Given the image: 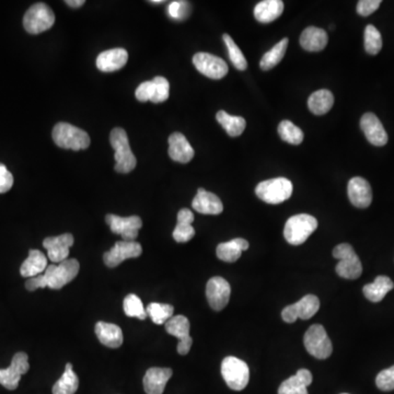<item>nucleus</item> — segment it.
I'll list each match as a JSON object with an SVG mask.
<instances>
[{
    "label": "nucleus",
    "instance_id": "nucleus-32",
    "mask_svg": "<svg viewBox=\"0 0 394 394\" xmlns=\"http://www.w3.org/2000/svg\"><path fill=\"white\" fill-rule=\"evenodd\" d=\"M334 104V95L331 91L318 90L312 93L308 100L309 110L315 115H325L332 109Z\"/></svg>",
    "mask_w": 394,
    "mask_h": 394
},
{
    "label": "nucleus",
    "instance_id": "nucleus-21",
    "mask_svg": "<svg viewBox=\"0 0 394 394\" xmlns=\"http://www.w3.org/2000/svg\"><path fill=\"white\" fill-rule=\"evenodd\" d=\"M173 372L170 368L152 367L144 377V389L147 394H163Z\"/></svg>",
    "mask_w": 394,
    "mask_h": 394
},
{
    "label": "nucleus",
    "instance_id": "nucleus-26",
    "mask_svg": "<svg viewBox=\"0 0 394 394\" xmlns=\"http://www.w3.org/2000/svg\"><path fill=\"white\" fill-rule=\"evenodd\" d=\"M327 33L315 27H309L304 30L300 36V46L308 52H320L327 46Z\"/></svg>",
    "mask_w": 394,
    "mask_h": 394
},
{
    "label": "nucleus",
    "instance_id": "nucleus-25",
    "mask_svg": "<svg viewBox=\"0 0 394 394\" xmlns=\"http://www.w3.org/2000/svg\"><path fill=\"white\" fill-rule=\"evenodd\" d=\"M95 334L103 345L110 348H118L124 341L121 327L107 322H97L95 325Z\"/></svg>",
    "mask_w": 394,
    "mask_h": 394
},
{
    "label": "nucleus",
    "instance_id": "nucleus-2",
    "mask_svg": "<svg viewBox=\"0 0 394 394\" xmlns=\"http://www.w3.org/2000/svg\"><path fill=\"white\" fill-rule=\"evenodd\" d=\"M53 140L62 149L83 150L90 146V137L81 128L68 123H58L53 130Z\"/></svg>",
    "mask_w": 394,
    "mask_h": 394
},
{
    "label": "nucleus",
    "instance_id": "nucleus-3",
    "mask_svg": "<svg viewBox=\"0 0 394 394\" xmlns=\"http://www.w3.org/2000/svg\"><path fill=\"white\" fill-rule=\"evenodd\" d=\"M318 220L308 214L294 215L286 222L284 237L290 245H300L317 230Z\"/></svg>",
    "mask_w": 394,
    "mask_h": 394
},
{
    "label": "nucleus",
    "instance_id": "nucleus-17",
    "mask_svg": "<svg viewBox=\"0 0 394 394\" xmlns=\"http://www.w3.org/2000/svg\"><path fill=\"white\" fill-rule=\"evenodd\" d=\"M74 237L70 233L57 236V237H48L43 241V247L48 250V259L53 263L64 262L69 257L70 247L74 245Z\"/></svg>",
    "mask_w": 394,
    "mask_h": 394
},
{
    "label": "nucleus",
    "instance_id": "nucleus-37",
    "mask_svg": "<svg viewBox=\"0 0 394 394\" xmlns=\"http://www.w3.org/2000/svg\"><path fill=\"white\" fill-rule=\"evenodd\" d=\"M278 134L284 142L292 145H300L304 142V132L290 121L285 120L280 122Z\"/></svg>",
    "mask_w": 394,
    "mask_h": 394
},
{
    "label": "nucleus",
    "instance_id": "nucleus-6",
    "mask_svg": "<svg viewBox=\"0 0 394 394\" xmlns=\"http://www.w3.org/2000/svg\"><path fill=\"white\" fill-rule=\"evenodd\" d=\"M80 264L76 259H67L58 265H48L43 273L46 286L50 290H62L64 286L75 280L79 273Z\"/></svg>",
    "mask_w": 394,
    "mask_h": 394
},
{
    "label": "nucleus",
    "instance_id": "nucleus-39",
    "mask_svg": "<svg viewBox=\"0 0 394 394\" xmlns=\"http://www.w3.org/2000/svg\"><path fill=\"white\" fill-rule=\"evenodd\" d=\"M365 50L370 55H377L382 48V36L378 29L368 25L365 29Z\"/></svg>",
    "mask_w": 394,
    "mask_h": 394
},
{
    "label": "nucleus",
    "instance_id": "nucleus-46",
    "mask_svg": "<svg viewBox=\"0 0 394 394\" xmlns=\"http://www.w3.org/2000/svg\"><path fill=\"white\" fill-rule=\"evenodd\" d=\"M13 185V177L7 167L3 163H0V194L8 192Z\"/></svg>",
    "mask_w": 394,
    "mask_h": 394
},
{
    "label": "nucleus",
    "instance_id": "nucleus-14",
    "mask_svg": "<svg viewBox=\"0 0 394 394\" xmlns=\"http://www.w3.org/2000/svg\"><path fill=\"white\" fill-rule=\"evenodd\" d=\"M105 222L110 226L111 231L122 236L124 241H135L142 227V220L138 216L120 217L116 215H107Z\"/></svg>",
    "mask_w": 394,
    "mask_h": 394
},
{
    "label": "nucleus",
    "instance_id": "nucleus-11",
    "mask_svg": "<svg viewBox=\"0 0 394 394\" xmlns=\"http://www.w3.org/2000/svg\"><path fill=\"white\" fill-rule=\"evenodd\" d=\"M30 369L29 357L20 352L13 356L11 366L6 369H0V384L8 390H15L19 386L21 377Z\"/></svg>",
    "mask_w": 394,
    "mask_h": 394
},
{
    "label": "nucleus",
    "instance_id": "nucleus-8",
    "mask_svg": "<svg viewBox=\"0 0 394 394\" xmlns=\"http://www.w3.org/2000/svg\"><path fill=\"white\" fill-rule=\"evenodd\" d=\"M55 15L46 4L39 3L29 8L23 17V27L30 34H40L52 28Z\"/></svg>",
    "mask_w": 394,
    "mask_h": 394
},
{
    "label": "nucleus",
    "instance_id": "nucleus-42",
    "mask_svg": "<svg viewBox=\"0 0 394 394\" xmlns=\"http://www.w3.org/2000/svg\"><path fill=\"white\" fill-rule=\"evenodd\" d=\"M191 11L190 4L187 1H172L168 7V15L175 20H184Z\"/></svg>",
    "mask_w": 394,
    "mask_h": 394
},
{
    "label": "nucleus",
    "instance_id": "nucleus-12",
    "mask_svg": "<svg viewBox=\"0 0 394 394\" xmlns=\"http://www.w3.org/2000/svg\"><path fill=\"white\" fill-rule=\"evenodd\" d=\"M165 331L170 335L179 339L177 343V353L184 355L189 354L193 344V339L190 335V321L184 315H175L165 323Z\"/></svg>",
    "mask_w": 394,
    "mask_h": 394
},
{
    "label": "nucleus",
    "instance_id": "nucleus-5",
    "mask_svg": "<svg viewBox=\"0 0 394 394\" xmlns=\"http://www.w3.org/2000/svg\"><path fill=\"white\" fill-rule=\"evenodd\" d=\"M292 183L286 177H276L257 184L255 194L267 204L277 205L290 200L292 194Z\"/></svg>",
    "mask_w": 394,
    "mask_h": 394
},
{
    "label": "nucleus",
    "instance_id": "nucleus-24",
    "mask_svg": "<svg viewBox=\"0 0 394 394\" xmlns=\"http://www.w3.org/2000/svg\"><path fill=\"white\" fill-rule=\"evenodd\" d=\"M311 382L312 374L309 370H298L297 374L280 384L278 394H309L307 388Z\"/></svg>",
    "mask_w": 394,
    "mask_h": 394
},
{
    "label": "nucleus",
    "instance_id": "nucleus-41",
    "mask_svg": "<svg viewBox=\"0 0 394 394\" xmlns=\"http://www.w3.org/2000/svg\"><path fill=\"white\" fill-rule=\"evenodd\" d=\"M152 80H154V83H155V95H154V99H152L151 102H165V101L169 99V81H168L165 77H160V76L154 78Z\"/></svg>",
    "mask_w": 394,
    "mask_h": 394
},
{
    "label": "nucleus",
    "instance_id": "nucleus-35",
    "mask_svg": "<svg viewBox=\"0 0 394 394\" xmlns=\"http://www.w3.org/2000/svg\"><path fill=\"white\" fill-rule=\"evenodd\" d=\"M288 48V39H283L280 42L277 43L274 48H271L269 52L265 53L262 60L259 62V67L262 70H270L278 65L284 58Z\"/></svg>",
    "mask_w": 394,
    "mask_h": 394
},
{
    "label": "nucleus",
    "instance_id": "nucleus-13",
    "mask_svg": "<svg viewBox=\"0 0 394 394\" xmlns=\"http://www.w3.org/2000/svg\"><path fill=\"white\" fill-rule=\"evenodd\" d=\"M193 64L202 75L210 79H222L228 74L225 60L208 53H197L193 56Z\"/></svg>",
    "mask_w": 394,
    "mask_h": 394
},
{
    "label": "nucleus",
    "instance_id": "nucleus-19",
    "mask_svg": "<svg viewBox=\"0 0 394 394\" xmlns=\"http://www.w3.org/2000/svg\"><path fill=\"white\" fill-rule=\"evenodd\" d=\"M347 193H348L349 201L355 208H367L372 204V186L368 181L362 177H353L352 180H349Z\"/></svg>",
    "mask_w": 394,
    "mask_h": 394
},
{
    "label": "nucleus",
    "instance_id": "nucleus-31",
    "mask_svg": "<svg viewBox=\"0 0 394 394\" xmlns=\"http://www.w3.org/2000/svg\"><path fill=\"white\" fill-rule=\"evenodd\" d=\"M394 288L393 282L388 276L376 277L374 283L365 286L362 292L365 297L372 302H380L388 292Z\"/></svg>",
    "mask_w": 394,
    "mask_h": 394
},
{
    "label": "nucleus",
    "instance_id": "nucleus-44",
    "mask_svg": "<svg viewBox=\"0 0 394 394\" xmlns=\"http://www.w3.org/2000/svg\"><path fill=\"white\" fill-rule=\"evenodd\" d=\"M135 95L136 99L140 101V102L152 101L154 95H155V83H154V80L140 83L137 89H136Z\"/></svg>",
    "mask_w": 394,
    "mask_h": 394
},
{
    "label": "nucleus",
    "instance_id": "nucleus-18",
    "mask_svg": "<svg viewBox=\"0 0 394 394\" xmlns=\"http://www.w3.org/2000/svg\"><path fill=\"white\" fill-rule=\"evenodd\" d=\"M360 128L366 136L367 140L374 146L386 145L388 142V134L383 125L374 113H366L360 120Z\"/></svg>",
    "mask_w": 394,
    "mask_h": 394
},
{
    "label": "nucleus",
    "instance_id": "nucleus-48",
    "mask_svg": "<svg viewBox=\"0 0 394 394\" xmlns=\"http://www.w3.org/2000/svg\"><path fill=\"white\" fill-rule=\"evenodd\" d=\"M66 4L72 8H79L85 5V0H67Z\"/></svg>",
    "mask_w": 394,
    "mask_h": 394
},
{
    "label": "nucleus",
    "instance_id": "nucleus-28",
    "mask_svg": "<svg viewBox=\"0 0 394 394\" xmlns=\"http://www.w3.org/2000/svg\"><path fill=\"white\" fill-rule=\"evenodd\" d=\"M249 249V243L243 238L230 240L228 243H220L216 250L218 259L224 262L233 263L241 257L243 251Z\"/></svg>",
    "mask_w": 394,
    "mask_h": 394
},
{
    "label": "nucleus",
    "instance_id": "nucleus-30",
    "mask_svg": "<svg viewBox=\"0 0 394 394\" xmlns=\"http://www.w3.org/2000/svg\"><path fill=\"white\" fill-rule=\"evenodd\" d=\"M48 259L39 250H30L29 257L20 267V274L23 277H35L42 275L48 269Z\"/></svg>",
    "mask_w": 394,
    "mask_h": 394
},
{
    "label": "nucleus",
    "instance_id": "nucleus-16",
    "mask_svg": "<svg viewBox=\"0 0 394 394\" xmlns=\"http://www.w3.org/2000/svg\"><path fill=\"white\" fill-rule=\"evenodd\" d=\"M231 294L229 283L222 277H212L206 286L208 304L215 311H222L227 306Z\"/></svg>",
    "mask_w": 394,
    "mask_h": 394
},
{
    "label": "nucleus",
    "instance_id": "nucleus-38",
    "mask_svg": "<svg viewBox=\"0 0 394 394\" xmlns=\"http://www.w3.org/2000/svg\"><path fill=\"white\" fill-rule=\"evenodd\" d=\"M125 315L130 318H137L140 320H145L147 318V312L142 304V299L135 294H128L123 304Z\"/></svg>",
    "mask_w": 394,
    "mask_h": 394
},
{
    "label": "nucleus",
    "instance_id": "nucleus-10",
    "mask_svg": "<svg viewBox=\"0 0 394 394\" xmlns=\"http://www.w3.org/2000/svg\"><path fill=\"white\" fill-rule=\"evenodd\" d=\"M320 300L315 294H307L296 304L284 308L282 318L286 323H294L297 319L309 320L319 311Z\"/></svg>",
    "mask_w": 394,
    "mask_h": 394
},
{
    "label": "nucleus",
    "instance_id": "nucleus-49",
    "mask_svg": "<svg viewBox=\"0 0 394 394\" xmlns=\"http://www.w3.org/2000/svg\"><path fill=\"white\" fill-rule=\"evenodd\" d=\"M342 394H347V393H342Z\"/></svg>",
    "mask_w": 394,
    "mask_h": 394
},
{
    "label": "nucleus",
    "instance_id": "nucleus-4",
    "mask_svg": "<svg viewBox=\"0 0 394 394\" xmlns=\"http://www.w3.org/2000/svg\"><path fill=\"white\" fill-rule=\"evenodd\" d=\"M333 257L339 259L335 271L337 275L346 280H357L362 273V265L354 247L348 243H341L333 250Z\"/></svg>",
    "mask_w": 394,
    "mask_h": 394
},
{
    "label": "nucleus",
    "instance_id": "nucleus-27",
    "mask_svg": "<svg viewBox=\"0 0 394 394\" xmlns=\"http://www.w3.org/2000/svg\"><path fill=\"white\" fill-rule=\"evenodd\" d=\"M194 222V215L187 208H183L177 214V225L173 231V239L179 243H189L195 236V229L192 222Z\"/></svg>",
    "mask_w": 394,
    "mask_h": 394
},
{
    "label": "nucleus",
    "instance_id": "nucleus-43",
    "mask_svg": "<svg viewBox=\"0 0 394 394\" xmlns=\"http://www.w3.org/2000/svg\"><path fill=\"white\" fill-rule=\"evenodd\" d=\"M376 384L381 391L389 392L394 390V365L378 374Z\"/></svg>",
    "mask_w": 394,
    "mask_h": 394
},
{
    "label": "nucleus",
    "instance_id": "nucleus-9",
    "mask_svg": "<svg viewBox=\"0 0 394 394\" xmlns=\"http://www.w3.org/2000/svg\"><path fill=\"white\" fill-rule=\"evenodd\" d=\"M304 343L307 352L318 360H327L332 354V342L321 325H313L309 327L304 334Z\"/></svg>",
    "mask_w": 394,
    "mask_h": 394
},
{
    "label": "nucleus",
    "instance_id": "nucleus-34",
    "mask_svg": "<svg viewBox=\"0 0 394 394\" xmlns=\"http://www.w3.org/2000/svg\"><path fill=\"white\" fill-rule=\"evenodd\" d=\"M216 120L225 128L228 135L231 137H238L245 132L247 122L245 118L241 116H233V115L228 114L225 111H219L216 115Z\"/></svg>",
    "mask_w": 394,
    "mask_h": 394
},
{
    "label": "nucleus",
    "instance_id": "nucleus-33",
    "mask_svg": "<svg viewBox=\"0 0 394 394\" xmlns=\"http://www.w3.org/2000/svg\"><path fill=\"white\" fill-rule=\"evenodd\" d=\"M79 387V379L73 369V365L68 362L65 372L53 387V394H75Z\"/></svg>",
    "mask_w": 394,
    "mask_h": 394
},
{
    "label": "nucleus",
    "instance_id": "nucleus-22",
    "mask_svg": "<svg viewBox=\"0 0 394 394\" xmlns=\"http://www.w3.org/2000/svg\"><path fill=\"white\" fill-rule=\"evenodd\" d=\"M169 156L173 161L180 163H189L194 158V149L181 133L170 135Z\"/></svg>",
    "mask_w": 394,
    "mask_h": 394
},
{
    "label": "nucleus",
    "instance_id": "nucleus-47",
    "mask_svg": "<svg viewBox=\"0 0 394 394\" xmlns=\"http://www.w3.org/2000/svg\"><path fill=\"white\" fill-rule=\"evenodd\" d=\"M46 280H44V276L42 275H39V276L31 277L27 282H25V288L29 290V292H35V290H39V288H46Z\"/></svg>",
    "mask_w": 394,
    "mask_h": 394
},
{
    "label": "nucleus",
    "instance_id": "nucleus-1",
    "mask_svg": "<svg viewBox=\"0 0 394 394\" xmlns=\"http://www.w3.org/2000/svg\"><path fill=\"white\" fill-rule=\"evenodd\" d=\"M110 142L115 150V171L118 173H130L135 169L137 160L130 149L126 132L121 128H114L111 132Z\"/></svg>",
    "mask_w": 394,
    "mask_h": 394
},
{
    "label": "nucleus",
    "instance_id": "nucleus-20",
    "mask_svg": "<svg viewBox=\"0 0 394 394\" xmlns=\"http://www.w3.org/2000/svg\"><path fill=\"white\" fill-rule=\"evenodd\" d=\"M128 60V50L124 48H112L101 53L97 58V69L103 73H113L122 69Z\"/></svg>",
    "mask_w": 394,
    "mask_h": 394
},
{
    "label": "nucleus",
    "instance_id": "nucleus-40",
    "mask_svg": "<svg viewBox=\"0 0 394 394\" xmlns=\"http://www.w3.org/2000/svg\"><path fill=\"white\" fill-rule=\"evenodd\" d=\"M226 46H227L228 54L232 65L235 66L238 70H245L247 67V62L245 60L243 53L240 50L239 46L236 44L235 41L232 40L229 34H224L222 36Z\"/></svg>",
    "mask_w": 394,
    "mask_h": 394
},
{
    "label": "nucleus",
    "instance_id": "nucleus-29",
    "mask_svg": "<svg viewBox=\"0 0 394 394\" xmlns=\"http://www.w3.org/2000/svg\"><path fill=\"white\" fill-rule=\"evenodd\" d=\"M284 11L282 0H263L254 8V17L259 22L270 23L276 20Z\"/></svg>",
    "mask_w": 394,
    "mask_h": 394
},
{
    "label": "nucleus",
    "instance_id": "nucleus-7",
    "mask_svg": "<svg viewBox=\"0 0 394 394\" xmlns=\"http://www.w3.org/2000/svg\"><path fill=\"white\" fill-rule=\"evenodd\" d=\"M222 376L230 389L243 391L249 383V367L237 357L228 356L222 362Z\"/></svg>",
    "mask_w": 394,
    "mask_h": 394
},
{
    "label": "nucleus",
    "instance_id": "nucleus-15",
    "mask_svg": "<svg viewBox=\"0 0 394 394\" xmlns=\"http://www.w3.org/2000/svg\"><path fill=\"white\" fill-rule=\"evenodd\" d=\"M142 253V247L136 241H118L115 243L114 247L104 253L103 261L105 265L110 269L118 266L125 259H135L140 257Z\"/></svg>",
    "mask_w": 394,
    "mask_h": 394
},
{
    "label": "nucleus",
    "instance_id": "nucleus-23",
    "mask_svg": "<svg viewBox=\"0 0 394 394\" xmlns=\"http://www.w3.org/2000/svg\"><path fill=\"white\" fill-rule=\"evenodd\" d=\"M193 208L203 215H219L224 210V205L217 195L198 189L192 202Z\"/></svg>",
    "mask_w": 394,
    "mask_h": 394
},
{
    "label": "nucleus",
    "instance_id": "nucleus-36",
    "mask_svg": "<svg viewBox=\"0 0 394 394\" xmlns=\"http://www.w3.org/2000/svg\"><path fill=\"white\" fill-rule=\"evenodd\" d=\"M146 312L155 325H165L173 317L175 308L171 304L151 302L146 308Z\"/></svg>",
    "mask_w": 394,
    "mask_h": 394
},
{
    "label": "nucleus",
    "instance_id": "nucleus-45",
    "mask_svg": "<svg viewBox=\"0 0 394 394\" xmlns=\"http://www.w3.org/2000/svg\"><path fill=\"white\" fill-rule=\"evenodd\" d=\"M380 5L381 0H360V3L357 4V13L362 17H368L378 11Z\"/></svg>",
    "mask_w": 394,
    "mask_h": 394
}]
</instances>
